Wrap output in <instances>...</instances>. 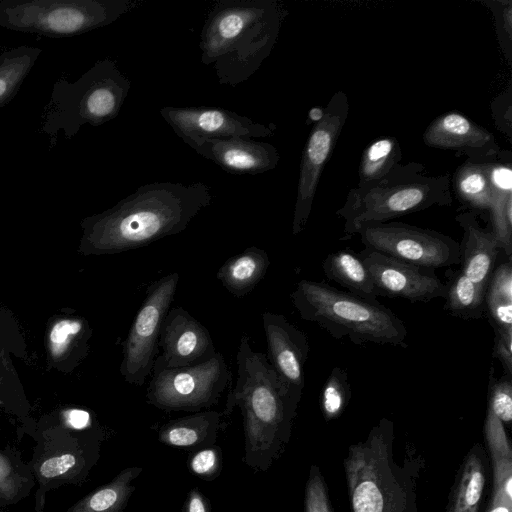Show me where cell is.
Here are the masks:
<instances>
[{
  "mask_svg": "<svg viewBox=\"0 0 512 512\" xmlns=\"http://www.w3.org/2000/svg\"><path fill=\"white\" fill-rule=\"evenodd\" d=\"M160 115L185 144L199 139L272 137L276 125L254 122L234 111L218 107L166 106Z\"/></svg>",
  "mask_w": 512,
  "mask_h": 512,
  "instance_id": "5bb4252c",
  "label": "cell"
},
{
  "mask_svg": "<svg viewBox=\"0 0 512 512\" xmlns=\"http://www.w3.org/2000/svg\"><path fill=\"white\" fill-rule=\"evenodd\" d=\"M447 284L444 309L451 315L465 319H480L486 313V290L472 282L459 269Z\"/></svg>",
  "mask_w": 512,
  "mask_h": 512,
  "instance_id": "83f0119b",
  "label": "cell"
},
{
  "mask_svg": "<svg viewBox=\"0 0 512 512\" xmlns=\"http://www.w3.org/2000/svg\"><path fill=\"white\" fill-rule=\"evenodd\" d=\"M325 276L361 299L378 302L372 277L358 253L345 248L330 253L322 262Z\"/></svg>",
  "mask_w": 512,
  "mask_h": 512,
  "instance_id": "603a6c76",
  "label": "cell"
},
{
  "mask_svg": "<svg viewBox=\"0 0 512 512\" xmlns=\"http://www.w3.org/2000/svg\"><path fill=\"white\" fill-rule=\"evenodd\" d=\"M64 425L76 430H86L92 425L91 414L82 409H70L64 413Z\"/></svg>",
  "mask_w": 512,
  "mask_h": 512,
  "instance_id": "7bdbcfd3",
  "label": "cell"
},
{
  "mask_svg": "<svg viewBox=\"0 0 512 512\" xmlns=\"http://www.w3.org/2000/svg\"><path fill=\"white\" fill-rule=\"evenodd\" d=\"M231 380L220 352L204 363L180 368H167L156 357L146 398L162 410L198 412L215 405Z\"/></svg>",
  "mask_w": 512,
  "mask_h": 512,
  "instance_id": "9c48e42d",
  "label": "cell"
},
{
  "mask_svg": "<svg viewBox=\"0 0 512 512\" xmlns=\"http://www.w3.org/2000/svg\"><path fill=\"white\" fill-rule=\"evenodd\" d=\"M351 398V388L347 372L334 367L329 374L320 396V406L325 419L337 418L346 408Z\"/></svg>",
  "mask_w": 512,
  "mask_h": 512,
  "instance_id": "d6a6232c",
  "label": "cell"
},
{
  "mask_svg": "<svg viewBox=\"0 0 512 512\" xmlns=\"http://www.w3.org/2000/svg\"><path fill=\"white\" fill-rule=\"evenodd\" d=\"M262 323L269 363L291 389L302 394L304 367L309 353L305 333L282 314L266 311L262 314Z\"/></svg>",
  "mask_w": 512,
  "mask_h": 512,
  "instance_id": "e0dca14e",
  "label": "cell"
},
{
  "mask_svg": "<svg viewBox=\"0 0 512 512\" xmlns=\"http://www.w3.org/2000/svg\"><path fill=\"white\" fill-rule=\"evenodd\" d=\"M484 430L490 456L512 459V449L504 425L489 408Z\"/></svg>",
  "mask_w": 512,
  "mask_h": 512,
  "instance_id": "d590c367",
  "label": "cell"
},
{
  "mask_svg": "<svg viewBox=\"0 0 512 512\" xmlns=\"http://www.w3.org/2000/svg\"><path fill=\"white\" fill-rule=\"evenodd\" d=\"M287 14L278 0L216 1L201 30V62L221 85L247 81L273 50Z\"/></svg>",
  "mask_w": 512,
  "mask_h": 512,
  "instance_id": "3957f363",
  "label": "cell"
},
{
  "mask_svg": "<svg viewBox=\"0 0 512 512\" xmlns=\"http://www.w3.org/2000/svg\"><path fill=\"white\" fill-rule=\"evenodd\" d=\"M221 417L222 413L217 411H204L171 420L161 427L159 441L181 448L213 443Z\"/></svg>",
  "mask_w": 512,
  "mask_h": 512,
  "instance_id": "cb8c5ba5",
  "label": "cell"
},
{
  "mask_svg": "<svg viewBox=\"0 0 512 512\" xmlns=\"http://www.w3.org/2000/svg\"><path fill=\"white\" fill-rule=\"evenodd\" d=\"M41 53L39 47L22 45L0 54V108L15 97Z\"/></svg>",
  "mask_w": 512,
  "mask_h": 512,
  "instance_id": "4316f807",
  "label": "cell"
},
{
  "mask_svg": "<svg viewBox=\"0 0 512 512\" xmlns=\"http://www.w3.org/2000/svg\"><path fill=\"white\" fill-rule=\"evenodd\" d=\"M179 278V274L173 272L153 282L146 291L123 343L120 373L129 384L142 386L152 373L159 351L160 331Z\"/></svg>",
  "mask_w": 512,
  "mask_h": 512,
  "instance_id": "30bf717a",
  "label": "cell"
},
{
  "mask_svg": "<svg viewBox=\"0 0 512 512\" xmlns=\"http://www.w3.org/2000/svg\"><path fill=\"white\" fill-rule=\"evenodd\" d=\"M131 84V80L110 58L98 60L73 82L58 79L43 110L40 131L54 144L60 132L70 139L85 124L97 127L114 119L128 96Z\"/></svg>",
  "mask_w": 512,
  "mask_h": 512,
  "instance_id": "52a82bcc",
  "label": "cell"
},
{
  "mask_svg": "<svg viewBox=\"0 0 512 512\" xmlns=\"http://www.w3.org/2000/svg\"><path fill=\"white\" fill-rule=\"evenodd\" d=\"M158 345L157 358L167 368L201 364L217 353L209 330L180 306L167 312Z\"/></svg>",
  "mask_w": 512,
  "mask_h": 512,
  "instance_id": "2e32d148",
  "label": "cell"
},
{
  "mask_svg": "<svg viewBox=\"0 0 512 512\" xmlns=\"http://www.w3.org/2000/svg\"><path fill=\"white\" fill-rule=\"evenodd\" d=\"M348 112L347 95L343 91H337L323 109L321 119L310 131L300 163L292 221L294 236L302 232L308 222L322 171L344 127Z\"/></svg>",
  "mask_w": 512,
  "mask_h": 512,
  "instance_id": "4fadbf2b",
  "label": "cell"
},
{
  "mask_svg": "<svg viewBox=\"0 0 512 512\" xmlns=\"http://www.w3.org/2000/svg\"><path fill=\"white\" fill-rule=\"evenodd\" d=\"M485 305L493 329L512 328V300L485 293Z\"/></svg>",
  "mask_w": 512,
  "mask_h": 512,
  "instance_id": "f35d334b",
  "label": "cell"
},
{
  "mask_svg": "<svg viewBox=\"0 0 512 512\" xmlns=\"http://www.w3.org/2000/svg\"><path fill=\"white\" fill-rule=\"evenodd\" d=\"M463 230L460 247L462 273L472 282L487 290L501 246L492 231L485 230L472 212L455 217Z\"/></svg>",
  "mask_w": 512,
  "mask_h": 512,
  "instance_id": "ffe728a7",
  "label": "cell"
},
{
  "mask_svg": "<svg viewBox=\"0 0 512 512\" xmlns=\"http://www.w3.org/2000/svg\"><path fill=\"white\" fill-rule=\"evenodd\" d=\"M141 4L142 0H0V26L70 37L108 26Z\"/></svg>",
  "mask_w": 512,
  "mask_h": 512,
  "instance_id": "ba28073f",
  "label": "cell"
},
{
  "mask_svg": "<svg viewBox=\"0 0 512 512\" xmlns=\"http://www.w3.org/2000/svg\"><path fill=\"white\" fill-rule=\"evenodd\" d=\"M512 377L504 374L499 379L493 378L492 368L489 382L488 408L502 423L512 419Z\"/></svg>",
  "mask_w": 512,
  "mask_h": 512,
  "instance_id": "836d02e7",
  "label": "cell"
},
{
  "mask_svg": "<svg viewBox=\"0 0 512 512\" xmlns=\"http://www.w3.org/2000/svg\"><path fill=\"white\" fill-rule=\"evenodd\" d=\"M450 185L447 175H430L419 163H399L381 179L352 188L336 214L344 221L346 235H354L364 225L434 206H450Z\"/></svg>",
  "mask_w": 512,
  "mask_h": 512,
  "instance_id": "8992f818",
  "label": "cell"
},
{
  "mask_svg": "<svg viewBox=\"0 0 512 512\" xmlns=\"http://www.w3.org/2000/svg\"><path fill=\"white\" fill-rule=\"evenodd\" d=\"M493 11L497 23L498 38L503 51L511 61L512 42V2L494 1L488 2Z\"/></svg>",
  "mask_w": 512,
  "mask_h": 512,
  "instance_id": "8d00e7d4",
  "label": "cell"
},
{
  "mask_svg": "<svg viewBox=\"0 0 512 512\" xmlns=\"http://www.w3.org/2000/svg\"><path fill=\"white\" fill-rule=\"evenodd\" d=\"M401 158V147L395 137H381L372 141L361 156L358 186L381 179L400 163Z\"/></svg>",
  "mask_w": 512,
  "mask_h": 512,
  "instance_id": "f546056e",
  "label": "cell"
},
{
  "mask_svg": "<svg viewBox=\"0 0 512 512\" xmlns=\"http://www.w3.org/2000/svg\"><path fill=\"white\" fill-rule=\"evenodd\" d=\"M188 146L223 170L237 175H256L273 170L280 159L275 146L252 138L199 139Z\"/></svg>",
  "mask_w": 512,
  "mask_h": 512,
  "instance_id": "d6986e66",
  "label": "cell"
},
{
  "mask_svg": "<svg viewBox=\"0 0 512 512\" xmlns=\"http://www.w3.org/2000/svg\"><path fill=\"white\" fill-rule=\"evenodd\" d=\"M485 163L491 186V231L499 241L501 250L511 258L512 164L510 160L505 161L501 158Z\"/></svg>",
  "mask_w": 512,
  "mask_h": 512,
  "instance_id": "44dd1931",
  "label": "cell"
},
{
  "mask_svg": "<svg viewBox=\"0 0 512 512\" xmlns=\"http://www.w3.org/2000/svg\"><path fill=\"white\" fill-rule=\"evenodd\" d=\"M423 141L429 147L457 150L478 162L499 159L503 153L490 131L459 111L435 118L423 133Z\"/></svg>",
  "mask_w": 512,
  "mask_h": 512,
  "instance_id": "ac0fdd59",
  "label": "cell"
},
{
  "mask_svg": "<svg viewBox=\"0 0 512 512\" xmlns=\"http://www.w3.org/2000/svg\"><path fill=\"white\" fill-rule=\"evenodd\" d=\"M356 234L365 248L420 267L435 270L460 263L459 243L432 229L384 222L364 225Z\"/></svg>",
  "mask_w": 512,
  "mask_h": 512,
  "instance_id": "8fae6325",
  "label": "cell"
},
{
  "mask_svg": "<svg viewBox=\"0 0 512 512\" xmlns=\"http://www.w3.org/2000/svg\"><path fill=\"white\" fill-rule=\"evenodd\" d=\"M269 266L267 252L252 246L228 258L218 269L216 277L228 292L241 298L264 278Z\"/></svg>",
  "mask_w": 512,
  "mask_h": 512,
  "instance_id": "7402d4cb",
  "label": "cell"
},
{
  "mask_svg": "<svg viewBox=\"0 0 512 512\" xmlns=\"http://www.w3.org/2000/svg\"><path fill=\"white\" fill-rule=\"evenodd\" d=\"M36 487L30 462L12 447H0V512L26 499Z\"/></svg>",
  "mask_w": 512,
  "mask_h": 512,
  "instance_id": "d4e9b609",
  "label": "cell"
},
{
  "mask_svg": "<svg viewBox=\"0 0 512 512\" xmlns=\"http://www.w3.org/2000/svg\"><path fill=\"white\" fill-rule=\"evenodd\" d=\"M486 293L512 300V265L511 259L493 270Z\"/></svg>",
  "mask_w": 512,
  "mask_h": 512,
  "instance_id": "ab89813d",
  "label": "cell"
},
{
  "mask_svg": "<svg viewBox=\"0 0 512 512\" xmlns=\"http://www.w3.org/2000/svg\"><path fill=\"white\" fill-rule=\"evenodd\" d=\"M140 467L122 470L111 482L89 493L64 512H123L134 491Z\"/></svg>",
  "mask_w": 512,
  "mask_h": 512,
  "instance_id": "484cf974",
  "label": "cell"
},
{
  "mask_svg": "<svg viewBox=\"0 0 512 512\" xmlns=\"http://www.w3.org/2000/svg\"><path fill=\"white\" fill-rule=\"evenodd\" d=\"M90 335V329L82 318H59L50 327L47 335V349L53 361L61 360L74 345L83 342Z\"/></svg>",
  "mask_w": 512,
  "mask_h": 512,
  "instance_id": "1f68e13d",
  "label": "cell"
},
{
  "mask_svg": "<svg viewBox=\"0 0 512 512\" xmlns=\"http://www.w3.org/2000/svg\"><path fill=\"white\" fill-rule=\"evenodd\" d=\"M487 512H512V483H493V492Z\"/></svg>",
  "mask_w": 512,
  "mask_h": 512,
  "instance_id": "b9f144b4",
  "label": "cell"
},
{
  "mask_svg": "<svg viewBox=\"0 0 512 512\" xmlns=\"http://www.w3.org/2000/svg\"><path fill=\"white\" fill-rule=\"evenodd\" d=\"M290 298L301 319L317 324L335 339L407 347L404 322L379 302L306 279L297 283Z\"/></svg>",
  "mask_w": 512,
  "mask_h": 512,
  "instance_id": "5b68a950",
  "label": "cell"
},
{
  "mask_svg": "<svg viewBox=\"0 0 512 512\" xmlns=\"http://www.w3.org/2000/svg\"><path fill=\"white\" fill-rule=\"evenodd\" d=\"M366 265L378 296L410 302H430L446 297L447 284L434 269L420 267L364 248L358 253Z\"/></svg>",
  "mask_w": 512,
  "mask_h": 512,
  "instance_id": "9a60e30c",
  "label": "cell"
},
{
  "mask_svg": "<svg viewBox=\"0 0 512 512\" xmlns=\"http://www.w3.org/2000/svg\"><path fill=\"white\" fill-rule=\"evenodd\" d=\"M237 377L228 393L222 415L237 406L243 416L244 462L266 471L288 443L302 394L291 389L269 363L255 351L247 335L236 353Z\"/></svg>",
  "mask_w": 512,
  "mask_h": 512,
  "instance_id": "7a4b0ae2",
  "label": "cell"
},
{
  "mask_svg": "<svg viewBox=\"0 0 512 512\" xmlns=\"http://www.w3.org/2000/svg\"><path fill=\"white\" fill-rule=\"evenodd\" d=\"M212 200L203 182L144 184L111 208L82 220L79 251L117 254L179 234Z\"/></svg>",
  "mask_w": 512,
  "mask_h": 512,
  "instance_id": "6da1fadb",
  "label": "cell"
},
{
  "mask_svg": "<svg viewBox=\"0 0 512 512\" xmlns=\"http://www.w3.org/2000/svg\"><path fill=\"white\" fill-rule=\"evenodd\" d=\"M453 187L458 199L467 206L489 210L491 186L485 162L466 160L454 173Z\"/></svg>",
  "mask_w": 512,
  "mask_h": 512,
  "instance_id": "f1b7e54d",
  "label": "cell"
},
{
  "mask_svg": "<svg viewBox=\"0 0 512 512\" xmlns=\"http://www.w3.org/2000/svg\"><path fill=\"white\" fill-rule=\"evenodd\" d=\"M186 512H210L205 497L198 491V489H192L190 491Z\"/></svg>",
  "mask_w": 512,
  "mask_h": 512,
  "instance_id": "ee69618b",
  "label": "cell"
},
{
  "mask_svg": "<svg viewBox=\"0 0 512 512\" xmlns=\"http://www.w3.org/2000/svg\"><path fill=\"white\" fill-rule=\"evenodd\" d=\"M81 431L63 424L37 438L30 462L37 486L36 512L43 511L46 494L52 489L85 480L94 463L95 449L80 437Z\"/></svg>",
  "mask_w": 512,
  "mask_h": 512,
  "instance_id": "7c38bea8",
  "label": "cell"
},
{
  "mask_svg": "<svg viewBox=\"0 0 512 512\" xmlns=\"http://www.w3.org/2000/svg\"><path fill=\"white\" fill-rule=\"evenodd\" d=\"M305 512H333L320 469L312 465L305 488Z\"/></svg>",
  "mask_w": 512,
  "mask_h": 512,
  "instance_id": "e575fe53",
  "label": "cell"
},
{
  "mask_svg": "<svg viewBox=\"0 0 512 512\" xmlns=\"http://www.w3.org/2000/svg\"><path fill=\"white\" fill-rule=\"evenodd\" d=\"M484 485L482 454L474 448L465 461L449 512H478Z\"/></svg>",
  "mask_w": 512,
  "mask_h": 512,
  "instance_id": "4dcf8cb0",
  "label": "cell"
},
{
  "mask_svg": "<svg viewBox=\"0 0 512 512\" xmlns=\"http://www.w3.org/2000/svg\"><path fill=\"white\" fill-rule=\"evenodd\" d=\"M191 471L206 479L216 477L221 470V453L219 448L211 447L195 453L190 462Z\"/></svg>",
  "mask_w": 512,
  "mask_h": 512,
  "instance_id": "74e56055",
  "label": "cell"
},
{
  "mask_svg": "<svg viewBox=\"0 0 512 512\" xmlns=\"http://www.w3.org/2000/svg\"><path fill=\"white\" fill-rule=\"evenodd\" d=\"M394 425L382 418L344 460L351 512H418L415 478L394 454Z\"/></svg>",
  "mask_w": 512,
  "mask_h": 512,
  "instance_id": "277c9868",
  "label": "cell"
},
{
  "mask_svg": "<svg viewBox=\"0 0 512 512\" xmlns=\"http://www.w3.org/2000/svg\"><path fill=\"white\" fill-rule=\"evenodd\" d=\"M493 356L503 366L506 375L512 377V328H495Z\"/></svg>",
  "mask_w": 512,
  "mask_h": 512,
  "instance_id": "60d3db41",
  "label": "cell"
}]
</instances>
